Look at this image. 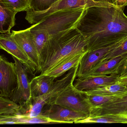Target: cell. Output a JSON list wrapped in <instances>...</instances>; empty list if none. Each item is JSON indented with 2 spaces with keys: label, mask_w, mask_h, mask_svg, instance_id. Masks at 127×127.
Here are the masks:
<instances>
[{
  "label": "cell",
  "mask_w": 127,
  "mask_h": 127,
  "mask_svg": "<svg viewBox=\"0 0 127 127\" xmlns=\"http://www.w3.org/2000/svg\"><path fill=\"white\" fill-rule=\"evenodd\" d=\"M0 48L20 61L23 64L34 71L35 69L29 59L22 50L14 38L12 32L1 34L0 35Z\"/></svg>",
  "instance_id": "obj_13"
},
{
  "label": "cell",
  "mask_w": 127,
  "mask_h": 127,
  "mask_svg": "<svg viewBox=\"0 0 127 127\" xmlns=\"http://www.w3.org/2000/svg\"><path fill=\"white\" fill-rule=\"evenodd\" d=\"M14 38L26 53L35 69L37 70L39 61L37 50L29 28L18 31H12Z\"/></svg>",
  "instance_id": "obj_10"
},
{
  "label": "cell",
  "mask_w": 127,
  "mask_h": 127,
  "mask_svg": "<svg viewBox=\"0 0 127 127\" xmlns=\"http://www.w3.org/2000/svg\"><path fill=\"white\" fill-rule=\"evenodd\" d=\"M81 91L87 95L111 96L121 98L127 94V87L118 81L114 84Z\"/></svg>",
  "instance_id": "obj_16"
},
{
  "label": "cell",
  "mask_w": 127,
  "mask_h": 127,
  "mask_svg": "<svg viewBox=\"0 0 127 127\" xmlns=\"http://www.w3.org/2000/svg\"><path fill=\"white\" fill-rule=\"evenodd\" d=\"M127 59V54H126L99 61L92 67L85 78L120 74L121 67Z\"/></svg>",
  "instance_id": "obj_12"
},
{
  "label": "cell",
  "mask_w": 127,
  "mask_h": 127,
  "mask_svg": "<svg viewBox=\"0 0 127 127\" xmlns=\"http://www.w3.org/2000/svg\"><path fill=\"white\" fill-rule=\"evenodd\" d=\"M55 78L47 75H40L34 77L30 81L31 99L46 94L52 88Z\"/></svg>",
  "instance_id": "obj_17"
},
{
  "label": "cell",
  "mask_w": 127,
  "mask_h": 127,
  "mask_svg": "<svg viewBox=\"0 0 127 127\" xmlns=\"http://www.w3.org/2000/svg\"><path fill=\"white\" fill-rule=\"evenodd\" d=\"M79 64L70 69L62 79L55 82L52 88L46 94L32 98L26 116L30 117L37 116L41 114L45 105L54 104L58 96L69 86L73 84Z\"/></svg>",
  "instance_id": "obj_4"
},
{
  "label": "cell",
  "mask_w": 127,
  "mask_h": 127,
  "mask_svg": "<svg viewBox=\"0 0 127 127\" xmlns=\"http://www.w3.org/2000/svg\"><path fill=\"white\" fill-rule=\"evenodd\" d=\"M85 95L87 101L91 107V113L93 111L100 107L108 102L120 98L117 96H111L87 95Z\"/></svg>",
  "instance_id": "obj_24"
},
{
  "label": "cell",
  "mask_w": 127,
  "mask_h": 127,
  "mask_svg": "<svg viewBox=\"0 0 127 127\" xmlns=\"http://www.w3.org/2000/svg\"><path fill=\"white\" fill-rule=\"evenodd\" d=\"M126 74H127V59L122 66L120 72V76H122Z\"/></svg>",
  "instance_id": "obj_29"
},
{
  "label": "cell",
  "mask_w": 127,
  "mask_h": 127,
  "mask_svg": "<svg viewBox=\"0 0 127 127\" xmlns=\"http://www.w3.org/2000/svg\"><path fill=\"white\" fill-rule=\"evenodd\" d=\"M94 6H115L112 0H59L46 11L36 12L29 8L26 19L31 24L39 23L53 13L64 9L83 8Z\"/></svg>",
  "instance_id": "obj_5"
},
{
  "label": "cell",
  "mask_w": 127,
  "mask_h": 127,
  "mask_svg": "<svg viewBox=\"0 0 127 127\" xmlns=\"http://www.w3.org/2000/svg\"><path fill=\"white\" fill-rule=\"evenodd\" d=\"M119 81L127 87V74L122 76H120Z\"/></svg>",
  "instance_id": "obj_30"
},
{
  "label": "cell",
  "mask_w": 127,
  "mask_h": 127,
  "mask_svg": "<svg viewBox=\"0 0 127 127\" xmlns=\"http://www.w3.org/2000/svg\"><path fill=\"white\" fill-rule=\"evenodd\" d=\"M12 58L16 64L17 87L9 98L21 106H24L32 99L30 89L31 81L29 79L28 71L31 69L16 58Z\"/></svg>",
  "instance_id": "obj_8"
},
{
  "label": "cell",
  "mask_w": 127,
  "mask_h": 127,
  "mask_svg": "<svg viewBox=\"0 0 127 127\" xmlns=\"http://www.w3.org/2000/svg\"><path fill=\"white\" fill-rule=\"evenodd\" d=\"M17 87L15 62H10L3 55L0 56V96L10 98Z\"/></svg>",
  "instance_id": "obj_9"
},
{
  "label": "cell",
  "mask_w": 127,
  "mask_h": 127,
  "mask_svg": "<svg viewBox=\"0 0 127 127\" xmlns=\"http://www.w3.org/2000/svg\"><path fill=\"white\" fill-rule=\"evenodd\" d=\"M127 6V5H126V6Z\"/></svg>",
  "instance_id": "obj_33"
},
{
  "label": "cell",
  "mask_w": 127,
  "mask_h": 127,
  "mask_svg": "<svg viewBox=\"0 0 127 127\" xmlns=\"http://www.w3.org/2000/svg\"><path fill=\"white\" fill-rule=\"evenodd\" d=\"M127 111V94L122 98L111 101L92 111L91 116L118 114Z\"/></svg>",
  "instance_id": "obj_18"
},
{
  "label": "cell",
  "mask_w": 127,
  "mask_h": 127,
  "mask_svg": "<svg viewBox=\"0 0 127 127\" xmlns=\"http://www.w3.org/2000/svg\"><path fill=\"white\" fill-rule=\"evenodd\" d=\"M54 104L82 112L89 116L91 113V107L85 95L76 88L73 84L69 86L58 96Z\"/></svg>",
  "instance_id": "obj_6"
},
{
  "label": "cell",
  "mask_w": 127,
  "mask_h": 127,
  "mask_svg": "<svg viewBox=\"0 0 127 127\" xmlns=\"http://www.w3.org/2000/svg\"><path fill=\"white\" fill-rule=\"evenodd\" d=\"M85 9L75 8L60 10L29 28L31 30H45L51 38L76 27Z\"/></svg>",
  "instance_id": "obj_3"
},
{
  "label": "cell",
  "mask_w": 127,
  "mask_h": 127,
  "mask_svg": "<svg viewBox=\"0 0 127 127\" xmlns=\"http://www.w3.org/2000/svg\"><path fill=\"white\" fill-rule=\"evenodd\" d=\"M122 41L107 47L88 51L80 62L76 77L79 79L85 78L96 64L103 59L111 50L120 45Z\"/></svg>",
  "instance_id": "obj_11"
},
{
  "label": "cell",
  "mask_w": 127,
  "mask_h": 127,
  "mask_svg": "<svg viewBox=\"0 0 127 127\" xmlns=\"http://www.w3.org/2000/svg\"><path fill=\"white\" fill-rule=\"evenodd\" d=\"M86 52L69 57L44 75H47L55 78L61 76L67 71L79 64Z\"/></svg>",
  "instance_id": "obj_20"
},
{
  "label": "cell",
  "mask_w": 127,
  "mask_h": 127,
  "mask_svg": "<svg viewBox=\"0 0 127 127\" xmlns=\"http://www.w3.org/2000/svg\"><path fill=\"white\" fill-rule=\"evenodd\" d=\"M22 107L9 98L0 96V115L21 114Z\"/></svg>",
  "instance_id": "obj_23"
},
{
  "label": "cell",
  "mask_w": 127,
  "mask_h": 127,
  "mask_svg": "<svg viewBox=\"0 0 127 127\" xmlns=\"http://www.w3.org/2000/svg\"><path fill=\"white\" fill-rule=\"evenodd\" d=\"M0 5L17 12L26 11L29 8V0H0Z\"/></svg>",
  "instance_id": "obj_25"
},
{
  "label": "cell",
  "mask_w": 127,
  "mask_h": 127,
  "mask_svg": "<svg viewBox=\"0 0 127 127\" xmlns=\"http://www.w3.org/2000/svg\"><path fill=\"white\" fill-rule=\"evenodd\" d=\"M116 1V0H112V1H113V3H114L115 2V1Z\"/></svg>",
  "instance_id": "obj_32"
},
{
  "label": "cell",
  "mask_w": 127,
  "mask_h": 127,
  "mask_svg": "<svg viewBox=\"0 0 127 127\" xmlns=\"http://www.w3.org/2000/svg\"><path fill=\"white\" fill-rule=\"evenodd\" d=\"M126 54H127V38L124 40L120 45L111 50L100 61H104Z\"/></svg>",
  "instance_id": "obj_27"
},
{
  "label": "cell",
  "mask_w": 127,
  "mask_h": 127,
  "mask_svg": "<svg viewBox=\"0 0 127 127\" xmlns=\"http://www.w3.org/2000/svg\"><path fill=\"white\" fill-rule=\"evenodd\" d=\"M59 0H29V8L36 12H41L49 9Z\"/></svg>",
  "instance_id": "obj_26"
},
{
  "label": "cell",
  "mask_w": 127,
  "mask_h": 127,
  "mask_svg": "<svg viewBox=\"0 0 127 127\" xmlns=\"http://www.w3.org/2000/svg\"><path fill=\"white\" fill-rule=\"evenodd\" d=\"M48 117L41 114L39 116L30 117L22 114L3 116L0 115V124H26L35 123H52Z\"/></svg>",
  "instance_id": "obj_19"
},
{
  "label": "cell",
  "mask_w": 127,
  "mask_h": 127,
  "mask_svg": "<svg viewBox=\"0 0 127 127\" xmlns=\"http://www.w3.org/2000/svg\"><path fill=\"white\" fill-rule=\"evenodd\" d=\"M118 115L120 116L123 117H125V118H127V111L124 113H122L118 114Z\"/></svg>",
  "instance_id": "obj_31"
},
{
  "label": "cell",
  "mask_w": 127,
  "mask_h": 127,
  "mask_svg": "<svg viewBox=\"0 0 127 127\" xmlns=\"http://www.w3.org/2000/svg\"><path fill=\"white\" fill-rule=\"evenodd\" d=\"M45 106L41 114L48 117L53 123H78L89 116L82 112L56 104Z\"/></svg>",
  "instance_id": "obj_7"
},
{
  "label": "cell",
  "mask_w": 127,
  "mask_h": 127,
  "mask_svg": "<svg viewBox=\"0 0 127 127\" xmlns=\"http://www.w3.org/2000/svg\"><path fill=\"white\" fill-rule=\"evenodd\" d=\"M30 31L38 54L39 67L37 70L38 72L45 62L50 46L51 37L45 30H30Z\"/></svg>",
  "instance_id": "obj_15"
},
{
  "label": "cell",
  "mask_w": 127,
  "mask_h": 127,
  "mask_svg": "<svg viewBox=\"0 0 127 127\" xmlns=\"http://www.w3.org/2000/svg\"><path fill=\"white\" fill-rule=\"evenodd\" d=\"M127 123V118L120 116L117 114L91 116L79 121L78 123Z\"/></svg>",
  "instance_id": "obj_22"
},
{
  "label": "cell",
  "mask_w": 127,
  "mask_h": 127,
  "mask_svg": "<svg viewBox=\"0 0 127 127\" xmlns=\"http://www.w3.org/2000/svg\"><path fill=\"white\" fill-rule=\"evenodd\" d=\"M124 8L94 6L85 10L76 28L88 42V51L111 46L127 38Z\"/></svg>",
  "instance_id": "obj_1"
},
{
  "label": "cell",
  "mask_w": 127,
  "mask_h": 127,
  "mask_svg": "<svg viewBox=\"0 0 127 127\" xmlns=\"http://www.w3.org/2000/svg\"><path fill=\"white\" fill-rule=\"evenodd\" d=\"M114 4L118 8H123L127 5V0H116Z\"/></svg>",
  "instance_id": "obj_28"
},
{
  "label": "cell",
  "mask_w": 127,
  "mask_h": 127,
  "mask_svg": "<svg viewBox=\"0 0 127 127\" xmlns=\"http://www.w3.org/2000/svg\"><path fill=\"white\" fill-rule=\"evenodd\" d=\"M18 12L14 10L0 5V32H10L11 29L15 25V15Z\"/></svg>",
  "instance_id": "obj_21"
},
{
  "label": "cell",
  "mask_w": 127,
  "mask_h": 127,
  "mask_svg": "<svg viewBox=\"0 0 127 127\" xmlns=\"http://www.w3.org/2000/svg\"><path fill=\"white\" fill-rule=\"evenodd\" d=\"M120 75L113 74L102 76H89L76 79L74 87L81 91L89 90L100 86L114 84L119 81Z\"/></svg>",
  "instance_id": "obj_14"
},
{
  "label": "cell",
  "mask_w": 127,
  "mask_h": 127,
  "mask_svg": "<svg viewBox=\"0 0 127 127\" xmlns=\"http://www.w3.org/2000/svg\"><path fill=\"white\" fill-rule=\"evenodd\" d=\"M88 51V42L76 27L51 38L45 62L38 72L44 75L73 56Z\"/></svg>",
  "instance_id": "obj_2"
}]
</instances>
